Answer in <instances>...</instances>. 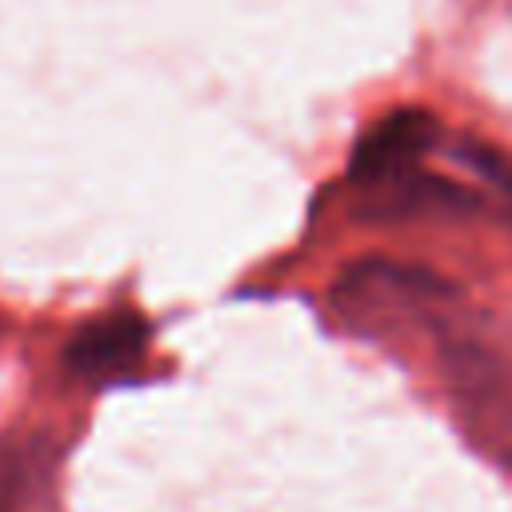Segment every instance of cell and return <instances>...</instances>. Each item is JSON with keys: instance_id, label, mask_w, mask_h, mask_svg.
I'll return each instance as SVG.
<instances>
[{"instance_id": "obj_1", "label": "cell", "mask_w": 512, "mask_h": 512, "mask_svg": "<svg viewBox=\"0 0 512 512\" xmlns=\"http://www.w3.org/2000/svg\"><path fill=\"white\" fill-rule=\"evenodd\" d=\"M440 364L452 388V400L476 440L512 464V336L496 332L484 320L436 316Z\"/></svg>"}, {"instance_id": "obj_2", "label": "cell", "mask_w": 512, "mask_h": 512, "mask_svg": "<svg viewBox=\"0 0 512 512\" xmlns=\"http://www.w3.org/2000/svg\"><path fill=\"white\" fill-rule=\"evenodd\" d=\"M456 288L440 276H432L428 268H412V264H392V260H360L352 264L340 284H336V300L344 304L348 316H424L436 320L448 304H452Z\"/></svg>"}, {"instance_id": "obj_3", "label": "cell", "mask_w": 512, "mask_h": 512, "mask_svg": "<svg viewBox=\"0 0 512 512\" xmlns=\"http://www.w3.org/2000/svg\"><path fill=\"white\" fill-rule=\"evenodd\" d=\"M436 136H440V124L432 112L400 108V112L384 116L372 132L360 136V144L348 156V180L364 188V184L388 180L396 172H408L436 144Z\"/></svg>"}, {"instance_id": "obj_4", "label": "cell", "mask_w": 512, "mask_h": 512, "mask_svg": "<svg viewBox=\"0 0 512 512\" xmlns=\"http://www.w3.org/2000/svg\"><path fill=\"white\" fill-rule=\"evenodd\" d=\"M148 348V324L136 312H108L88 320L84 328L72 332L64 348V364L80 380H116L128 368L140 364Z\"/></svg>"}, {"instance_id": "obj_5", "label": "cell", "mask_w": 512, "mask_h": 512, "mask_svg": "<svg viewBox=\"0 0 512 512\" xmlns=\"http://www.w3.org/2000/svg\"><path fill=\"white\" fill-rule=\"evenodd\" d=\"M480 196L448 176H436V172H420V168H408V172H396L388 180H376V184H364V204H360V216L364 220H412V216H440V212H468L476 208Z\"/></svg>"}]
</instances>
